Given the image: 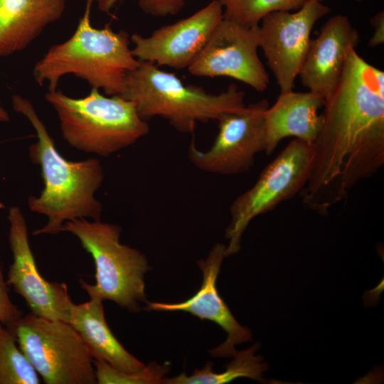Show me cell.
<instances>
[{
  "mask_svg": "<svg viewBox=\"0 0 384 384\" xmlns=\"http://www.w3.org/2000/svg\"><path fill=\"white\" fill-rule=\"evenodd\" d=\"M324 103L321 95L309 90L280 92L265 114L266 155L272 154L279 142L289 137L313 145L324 125V117L318 114Z\"/></svg>",
  "mask_w": 384,
  "mask_h": 384,
  "instance_id": "cell-16",
  "label": "cell"
},
{
  "mask_svg": "<svg viewBox=\"0 0 384 384\" xmlns=\"http://www.w3.org/2000/svg\"><path fill=\"white\" fill-rule=\"evenodd\" d=\"M374 32L368 41L370 47H375L384 43V12L379 11L370 18Z\"/></svg>",
  "mask_w": 384,
  "mask_h": 384,
  "instance_id": "cell-25",
  "label": "cell"
},
{
  "mask_svg": "<svg viewBox=\"0 0 384 384\" xmlns=\"http://www.w3.org/2000/svg\"><path fill=\"white\" fill-rule=\"evenodd\" d=\"M39 383V375L18 347L14 333L0 323V384Z\"/></svg>",
  "mask_w": 384,
  "mask_h": 384,
  "instance_id": "cell-20",
  "label": "cell"
},
{
  "mask_svg": "<svg viewBox=\"0 0 384 384\" xmlns=\"http://www.w3.org/2000/svg\"><path fill=\"white\" fill-rule=\"evenodd\" d=\"M119 97L134 103L142 118L161 117L183 133L194 131L197 122L218 119L227 113L243 110L245 92L231 84L219 94L196 85H185L174 74L148 61L127 75Z\"/></svg>",
  "mask_w": 384,
  "mask_h": 384,
  "instance_id": "cell-4",
  "label": "cell"
},
{
  "mask_svg": "<svg viewBox=\"0 0 384 384\" xmlns=\"http://www.w3.org/2000/svg\"><path fill=\"white\" fill-rule=\"evenodd\" d=\"M69 324L80 334L93 360L105 361L130 373L145 367L144 363L124 348L111 331L102 301L90 299L82 304H73Z\"/></svg>",
  "mask_w": 384,
  "mask_h": 384,
  "instance_id": "cell-18",
  "label": "cell"
},
{
  "mask_svg": "<svg viewBox=\"0 0 384 384\" xmlns=\"http://www.w3.org/2000/svg\"><path fill=\"white\" fill-rule=\"evenodd\" d=\"M259 48V24L247 26L223 18L188 70L199 77L231 78L263 92L270 78Z\"/></svg>",
  "mask_w": 384,
  "mask_h": 384,
  "instance_id": "cell-11",
  "label": "cell"
},
{
  "mask_svg": "<svg viewBox=\"0 0 384 384\" xmlns=\"http://www.w3.org/2000/svg\"><path fill=\"white\" fill-rule=\"evenodd\" d=\"M324 107L310 175L299 195L310 209L327 214L384 165V72L350 47Z\"/></svg>",
  "mask_w": 384,
  "mask_h": 384,
  "instance_id": "cell-1",
  "label": "cell"
},
{
  "mask_svg": "<svg viewBox=\"0 0 384 384\" xmlns=\"http://www.w3.org/2000/svg\"><path fill=\"white\" fill-rule=\"evenodd\" d=\"M359 41V33L348 16L337 14L329 18L318 36L309 41L298 75L302 85L327 99L339 82L349 48H356Z\"/></svg>",
  "mask_w": 384,
  "mask_h": 384,
  "instance_id": "cell-15",
  "label": "cell"
},
{
  "mask_svg": "<svg viewBox=\"0 0 384 384\" xmlns=\"http://www.w3.org/2000/svg\"><path fill=\"white\" fill-rule=\"evenodd\" d=\"M331 12L321 0H309L296 12L274 11L259 24L260 48L280 92L292 90L315 23Z\"/></svg>",
  "mask_w": 384,
  "mask_h": 384,
  "instance_id": "cell-10",
  "label": "cell"
},
{
  "mask_svg": "<svg viewBox=\"0 0 384 384\" xmlns=\"http://www.w3.org/2000/svg\"><path fill=\"white\" fill-rule=\"evenodd\" d=\"M45 97L58 114L64 139L84 152L109 156L149 132L134 103L119 95L104 96L92 88L81 98L70 97L60 90L48 91Z\"/></svg>",
  "mask_w": 384,
  "mask_h": 384,
  "instance_id": "cell-5",
  "label": "cell"
},
{
  "mask_svg": "<svg viewBox=\"0 0 384 384\" xmlns=\"http://www.w3.org/2000/svg\"><path fill=\"white\" fill-rule=\"evenodd\" d=\"M11 100L14 110L28 119L38 139L29 147V156L41 166L44 187L38 196L28 197V206L31 211L46 216L48 221L33 234H58L66 221L74 219L101 220L102 204L95 196L104 179L101 161L94 158L65 159L31 102L18 95H14Z\"/></svg>",
  "mask_w": 384,
  "mask_h": 384,
  "instance_id": "cell-2",
  "label": "cell"
},
{
  "mask_svg": "<svg viewBox=\"0 0 384 384\" xmlns=\"http://www.w3.org/2000/svg\"><path fill=\"white\" fill-rule=\"evenodd\" d=\"M7 327L45 383H97L93 359L69 323L29 313Z\"/></svg>",
  "mask_w": 384,
  "mask_h": 384,
  "instance_id": "cell-7",
  "label": "cell"
},
{
  "mask_svg": "<svg viewBox=\"0 0 384 384\" xmlns=\"http://www.w3.org/2000/svg\"><path fill=\"white\" fill-rule=\"evenodd\" d=\"M225 247L224 244L217 243L206 259L198 261L203 281L199 290L191 297L178 303L146 302L147 310L184 311L220 326L226 332L227 338L220 346L209 350L210 354L215 358H231L237 351L236 345L252 341L250 330L238 322L216 287L223 260L225 257Z\"/></svg>",
  "mask_w": 384,
  "mask_h": 384,
  "instance_id": "cell-14",
  "label": "cell"
},
{
  "mask_svg": "<svg viewBox=\"0 0 384 384\" xmlns=\"http://www.w3.org/2000/svg\"><path fill=\"white\" fill-rule=\"evenodd\" d=\"M92 0L87 1L74 33L51 46L34 65L36 82L40 86L47 83L48 91L57 90L63 75L73 74L108 96L119 95L127 73L139 64L129 48L127 32H116L109 24L100 29L92 26Z\"/></svg>",
  "mask_w": 384,
  "mask_h": 384,
  "instance_id": "cell-3",
  "label": "cell"
},
{
  "mask_svg": "<svg viewBox=\"0 0 384 384\" xmlns=\"http://www.w3.org/2000/svg\"><path fill=\"white\" fill-rule=\"evenodd\" d=\"M97 383L100 384H159L163 383L170 371V364L155 362L146 365L140 371L130 373L119 370L102 361L93 360Z\"/></svg>",
  "mask_w": 384,
  "mask_h": 384,
  "instance_id": "cell-22",
  "label": "cell"
},
{
  "mask_svg": "<svg viewBox=\"0 0 384 384\" xmlns=\"http://www.w3.org/2000/svg\"><path fill=\"white\" fill-rule=\"evenodd\" d=\"M312 158V144L292 140L263 169L256 183L234 200L225 230V257L239 252L242 236L255 218L299 194L309 179Z\"/></svg>",
  "mask_w": 384,
  "mask_h": 384,
  "instance_id": "cell-8",
  "label": "cell"
},
{
  "mask_svg": "<svg viewBox=\"0 0 384 384\" xmlns=\"http://www.w3.org/2000/svg\"><path fill=\"white\" fill-rule=\"evenodd\" d=\"M9 241L13 262L6 274V284L23 298L31 313L48 319L69 323L73 305L65 283L51 282L38 270L28 241V228L21 209L10 208Z\"/></svg>",
  "mask_w": 384,
  "mask_h": 384,
  "instance_id": "cell-12",
  "label": "cell"
},
{
  "mask_svg": "<svg viewBox=\"0 0 384 384\" xmlns=\"http://www.w3.org/2000/svg\"><path fill=\"white\" fill-rule=\"evenodd\" d=\"M223 18V9L213 0L193 15L154 31L147 37L131 36L133 55L139 61L175 69L188 68L198 56Z\"/></svg>",
  "mask_w": 384,
  "mask_h": 384,
  "instance_id": "cell-13",
  "label": "cell"
},
{
  "mask_svg": "<svg viewBox=\"0 0 384 384\" xmlns=\"http://www.w3.org/2000/svg\"><path fill=\"white\" fill-rule=\"evenodd\" d=\"M269 106L268 100L263 99L240 112L222 115L213 144L202 151L191 142L189 160L200 170L220 175L233 176L250 170L256 155L265 149V114Z\"/></svg>",
  "mask_w": 384,
  "mask_h": 384,
  "instance_id": "cell-9",
  "label": "cell"
},
{
  "mask_svg": "<svg viewBox=\"0 0 384 384\" xmlns=\"http://www.w3.org/2000/svg\"><path fill=\"white\" fill-rule=\"evenodd\" d=\"M22 313L10 299L8 284L4 279L0 261V323L8 326L22 317Z\"/></svg>",
  "mask_w": 384,
  "mask_h": 384,
  "instance_id": "cell-24",
  "label": "cell"
},
{
  "mask_svg": "<svg viewBox=\"0 0 384 384\" xmlns=\"http://www.w3.org/2000/svg\"><path fill=\"white\" fill-rule=\"evenodd\" d=\"M223 9V18L247 26L258 25L274 11L298 10L309 0H218ZM323 1V0H321Z\"/></svg>",
  "mask_w": 384,
  "mask_h": 384,
  "instance_id": "cell-21",
  "label": "cell"
},
{
  "mask_svg": "<svg viewBox=\"0 0 384 384\" xmlns=\"http://www.w3.org/2000/svg\"><path fill=\"white\" fill-rule=\"evenodd\" d=\"M10 117L9 113L0 104V122H9Z\"/></svg>",
  "mask_w": 384,
  "mask_h": 384,
  "instance_id": "cell-26",
  "label": "cell"
},
{
  "mask_svg": "<svg viewBox=\"0 0 384 384\" xmlns=\"http://www.w3.org/2000/svg\"><path fill=\"white\" fill-rule=\"evenodd\" d=\"M260 343L257 342L245 350L236 351L233 359L225 366L220 373L213 371V363L209 361L202 369H195L188 375L184 372L173 378H166L164 384H224L239 378H247L263 382V373L269 366L261 355H255Z\"/></svg>",
  "mask_w": 384,
  "mask_h": 384,
  "instance_id": "cell-19",
  "label": "cell"
},
{
  "mask_svg": "<svg viewBox=\"0 0 384 384\" xmlns=\"http://www.w3.org/2000/svg\"><path fill=\"white\" fill-rule=\"evenodd\" d=\"M67 0H0V58L26 49L59 20Z\"/></svg>",
  "mask_w": 384,
  "mask_h": 384,
  "instance_id": "cell-17",
  "label": "cell"
},
{
  "mask_svg": "<svg viewBox=\"0 0 384 384\" xmlns=\"http://www.w3.org/2000/svg\"><path fill=\"white\" fill-rule=\"evenodd\" d=\"M77 237L95 265V284L80 279L90 299L110 300L130 312L141 310L145 302L144 274L150 270L146 256L119 242L121 228L101 220L78 218L66 221L62 232Z\"/></svg>",
  "mask_w": 384,
  "mask_h": 384,
  "instance_id": "cell-6",
  "label": "cell"
},
{
  "mask_svg": "<svg viewBox=\"0 0 384 384\" xmlns=\"http://www.w3.org/2000/svg\"><path fill=\"white\" fill-rule=\"evenodd\" d=\"M355 1H361V0H355Z\"/></svg>",
  "mask_w": 384,
  "mask_h": 384,
  "instance_id": "cell-27",
  "label": "cell"
},
{
  "mask_svg": "<svg viewBox=\"0 0 384 384\" xmlns=\"http://www.w3.org/2000/svg\"><path fill=\"white\" fill-rule=\"evenodd\" d=\"M119 0H92L100 11L109 14ZM184 5V0H139L142 10L153 16L175 15Z\"/></svg>",
  "mask_w": 384,
  "mask_h": 384,
  "instance_id": "cell-23",
  "label": "cell"
}]
</instances>
